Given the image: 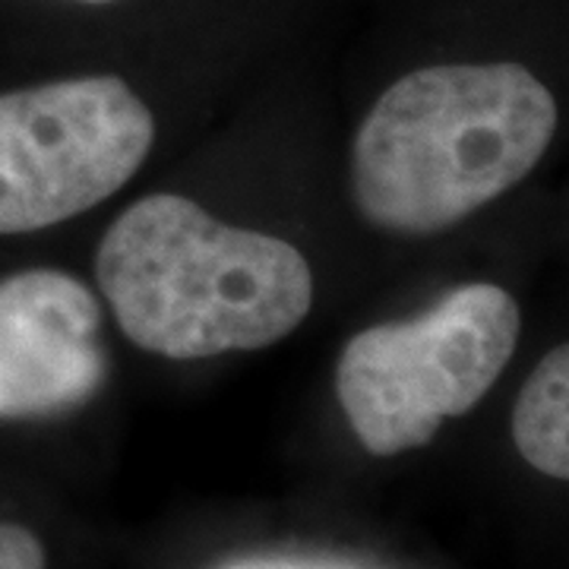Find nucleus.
I'll list each match as a JSON object with an SVG mask.
<instances>
[{
  "mask_svg": "<svg viewBox=\"0 0 569 569\" xmlns=\"http://www.w3.org/2000/svg\"><path fill=\"white\" fill-rule=\"evenodd\" d=\"M156 121L118 77L0 96V234H29L99 206L130 181Z\"/></svg>",
  "mask_w": 569,
  "mask_h": 569,
  "instance_id": "obj_4",
  "label": "nucleus"
},
{
  "mask_svg": "<svg viewBox=\"0 0 569 569\" xmlns=\"http://www.w3.org/2000/svg\"><path fill=\"white\" fill-rule=\"evenodd\" d=\"M553 130V96L519 63L415 70L389 86L355 137V203L389 231H440L522 181Z\"/></svg>",
  "mask_w": 569,
  "mask_h": 569,
  "instance_id": "obj_1",
  "label": "nucleus"
},
{
  "mask_svg": "<svg viewBox=\"0 0 569 569\" xmlns=\"http://www.w3.org/2000/svg\"><path fill=\"white\" fill-rule=\"evenodd\" d=\"M222 569H365L355 563H342V560H320V557H244L234 563H224Z\"/></svg>",
  "mask_w": 569,
  "mask_h": 569,
  "instance_id": "obj_8",
  "label": "nucleus"
},
{
  "mask_svg": "<svg viewBox=\"0 0 569 569\" xmlns=\"http://www.w3.org/2000/svg\"><path fill=\"white\" fill-rule=\"evenodd\" d=\"M522 313L490 282L449 291L418 320L370 326L348 339L336 392L348 425L373 456L433 440L447 418L478 406L509 365Z\"/></svg>",
  "mask_w": 569,
  "mask_h": 569,
  "instance_id": "obj_3",
  "label": "nucleus"
},
{
  "mask_svg": "<svg viewBox=\"0 0 569 569\" xmlns=\"http://www.w3.org/2000/svg\"><path fill=\"white\" fill-rule=\"evenodd\" d=\"M104 373L102 307L80 279L26 269L0 282V421L86 406Z\"/></svg>",
  "mask_w": 569,
  "mask_h": 569,
  "instance_id": "obj_5",
  "label": "nucleus"
},
{
  "mask_svg": "<svg viewBox=\"0 0 569 569\" xmlns=\"http://www.w3.org/2000/svg\"><path fill=\"white\" fill-rule=\"evenodd\" d=\"M41 541L17 522H0V569H44Z\"/></svg>",
  "mask_w": 569,
  "mask_h": 569,
  "instance_id": "obj_7",
  "label": "nucleus"
},
{
  "mask_svg": "<svg viewBox=\"0 0 569 569\" xmlns=\"http://www.w3.org/2000/svg\"><path fill=\"white\" fill-rule=\"evenodd\" d=\"M86 3H102V0H86Z\"/></svg>",
  "mask_w": 569,
  "mask_h": 569,
  "instance_id": "obj_9",
  "label": "nucleus"
},
{
  "mask_svg": "<svg viewBox=\"0 0 569 569\" xmlns=\"http://www.w3.org/2000/svg\"><path fill=\"white\" fill-rule=\"evenodd\" d=\"M96 272L123 336L171 361L276 346L313 305L298 247L219 222L178 193H152L121 212Z\"/></svg>",
  "mask_w": 569,
  "mask_h": 569,
  "instance_id": "obj_2",
  "label": "nucleus"
},
{
  "mask_svg": "<svg viewBox=\"0 0 569 569\" xmlns=\"http://www.w3.org/2000/svg\"><path fill=\"white\" fill-rule=\"evenodd\" d=\"M519 456L541 475L569 478V348L557 346L535 367L512 411Z\"/></svg>",
  "mask_w": 569,
  "mask_h": 569,
  "instance_id": "obj_6",
  "label": "nucleus"
}]
</instances>
